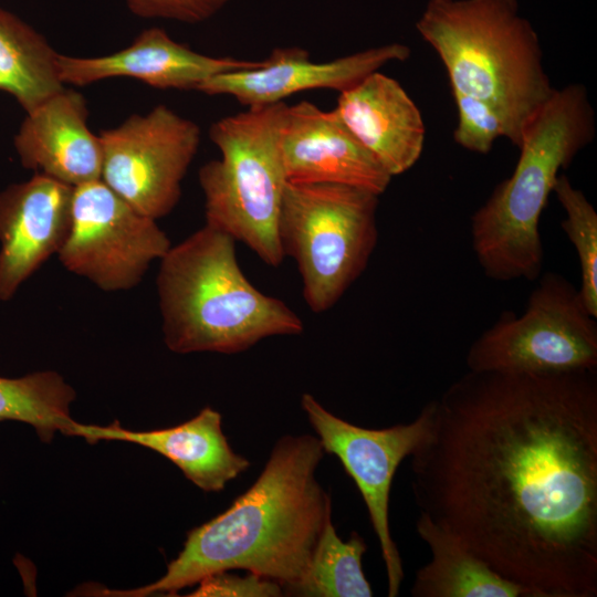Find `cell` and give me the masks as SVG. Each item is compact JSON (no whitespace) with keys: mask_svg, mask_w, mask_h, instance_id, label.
<instances>
[{"mask_svg":"<svg viewBox=\"0 0 597 597\" xmlns=\"http://www.w3.org/2000/svg\"><path fill=\"white\" fill-rule=\"evenodd\" d=\"M324 450L312 434L284 436L255 482L231 505L187 533L182 549L156 582L103 596H175L221 570L243 569L284 591L301 579L332 501L316 479Z\"/></svg>","mask_w":597,"mask_h":597,"instance_id":"2","label":"cell"},{"mask_svg":"<svg viewBox=\"0 0 597 597\" xmlns=\"http://www.w3.org/2000/svg\"><path fill=\"white\" fill-rule=\"evenodd\" d=\"M156 279L164 343L176 354H238L272 336L304 331L282 300L243 274L235 240L205 224L171 245Z\"/></svg>","mask_w":597,"mask_h":597,"instance_id":"3","label":"cell"},{"mask_svg":"<svg viewBox=\"0 0 597 597\" xmlns=\"http://www.w3.org/2000/svg\"><path fill=\"white\" fill-rule=\"evenodd\" d=\"M553 192L565 211L562 230L578 255L579 293L590 314L597 317V212L584 192L575 188L564 174L557 177Z\"/></svg>","mask_w":597,"mask_h":597,"instance_id":"23","label":"cell"},{"mask_svg":"<svg viewBox=\"0 0 597 597\" xmlns=\"http://www.w3.org/2000/svg\"><path fill=\"white\" fill-rule=\"evenodd\" d=\"M416 28L443 63L451 91L495 107L519 147L555 88L517 0H428Z\"/></svg>","mask_w":597,"mask_h":597,"instance_id":"5","label":"cell"},{"mask_svg":"<svg viewBox=\"0 0 597 597\" xmlns=\"http://www.w3.org/2000/svg\"><path fill=\"white\" fill-rule=\"evenodd\" d=\"M101 180L138 212L170 213L201 139L200 127L166 105L100 132Z\"/></svg>","mask_w":597,"mask_h":597,"instance_id":"9","label":"cell"},{"mask_svg":"<svg viewBox=\"0 0 597 597\" xmlns=\"http://www.w3.org/2000/svg\"><path fill=\"white\" fill-rule=\"evenodd\" d=\"M231 0H125L130 12L145 19L200 23L217 14Z\"/></svg>","mask_w":597,"mask_h":597,"instance_id":"26","label":"cell"},{"mask_svg":"<svg viewBox=\"0 0 597 597\" xmlns=\"http://www.w3.org/2000/svg\"><path fill=\"white\" fill-rule=\"evenodd\" d=\"M282 586L256 574L240 576L221 570L203 577L197 588L186 596L191 597H279L283 596Z\"/></svg>","mask_w":597,"mask_h":597,"instance_id":"25","label":"cell"},{"mask_svg":"<svg viewBox=\"0 0 597 597\" xmlns=\"http://www.w3.org/2000/svg\"><path fill=\"white\" fill-rule=\"evenodd\" d=\"M72 436L88 443L119 440L148 448L170 460L206 492L222 491L250 467L249 460L230 447L222 431V417L211 407L178 426L147 431L125 429L117 421L105 427L75 422Z\"/></svg>","mask_w":597,"mask_h":597,"instance_id":"18","label":"cell"},{"mask_svg":"<svg viewBox=\"0 0 597 597\" xmlns=\"http://www.w3.org/2000/svg\"><path fill=\"white\" fill-rule=\"evenodd\" d=\"M74 187L42 174L0 192V301L63 247L72 224Z\"/></svg>","mask_w":597,"mask_h":597,"instance_id":"14","label":"cell"},{"mask_svg":"<svg viewBox=\"0 0 597 597\" xmlns=\"http://www.w3.org/2000/svg\"><path fill=\"white\" fill-rule=\"evenodd\" d=\"M458 113V124L453 132L454 142L461 147L480 154H488L499 137L507 138L506 122L491 104L452 91Z\"/></svg>","mask_w":597,"mask_h":597,"instance_id":"24","label":"cell"},{"mask_svg":"<svg viewBox=\"0 0 597 597\" xmlns=\"http://www.w3.org/2000/svg\"><path fill=\"white\" fill-rule=\"evenodd\" d=\"M410 49L389 43L328 62H313L302 48H276L261 66L218 74L197 88L208 95H230L247 107L283 102L293 94L328 88L339 93L394 61H405Z\"/></svg>","mask_w":597,"mask_h":597,"instance_id":"13","label":"cell"},{"mask_svg":"<svg viewBox=\"0 0 597 597\" xmlns=\"http://www.w3.org/2000/svg\"><path fill=\"white\" fill-rule=\"evenodd\" d=\"M75 397L73 387L54 370L0 377V421L25 422L43 442H51L57 431L72 436L76 421L71 418L70 405Z\"/></svg>","mask_w":597,"mask_h":597,"instance_id":"22","label":"cell"},{"mask_svg":"<svg viewBox=\"0 0 597 597\" xmlns=\"http://www.w3.org/2000/svg\"><path fill=\"white\" fill-rule=\"evenodd\" d=\"M57 56L40 32L0 7V91L25 114L64 88Z\"/></svg>","mask_w":597,"mask_h":597,"instance_id":"20","label":"cell"},{"mask_svg":"<svg viewBox=\"0 0 597 597\" xmlns=\"http://www.w3.org/2000/svg\"><path fill=\"white\" fill-rule=\"evenodd\" d=\"M357 140L394 177L420 158L426 127L421 113L398 81L373 72L339 93L334 108Z\"/></svg>","mask_w":597,"mask_h":597,"instance_id":"17","label":"cell"},{"mask_svg":"<svg viewBox=\"0 0 597 597\" xmlns=\"http://www.w3.org/2000/svg\"><path fill=\"white\" fill-rule=\"evenodd\" d=\"M171 247L156 220L101 179L74 187L72 224L57 256L70 272L105 292L138 285Z\"/></svg>","mask_w":597,"mask_h":597,"instance_id":"10","label":"cell"},{"mask_svg":"<svg viewBox=\"0 0 597 597\" xmlns=\"http://www.w3.org/2000/svg\"><path fill=\"white\" fill-rule=\"evenodd\" d=\"M472 371L552 374L597 369V323L579 290L543 274L521 315L504 312L469 347Z\"/></svg>","mask_w":597,"mask_h":597,"instance_id":"8","label":"cell"},{"mask_svg":"<svg viewBox=\"0 0 597 597\" xmlns=\"http://www.w3.org/2000/svg\"><path fill=\"white\" fill-rule=\"evenodd\" d=\"M301 406L324 452L334 454L354 480L379 542L388 596H398L404 569L390 533V490L399 464L415 452L429 432L431 401L411 422L384 429H367L350 423L329 412L311 394L302 395Z\"/></svg>","mask_w":597,"mask_h":597,"instance_id":"11","label":"cell"},{"mask_svg":"<svg viewBox=\"0 0 597 597\" xmlns=\"http://www.w3.org/2000/svg\"><path fill=\"white\" fill-rule=\"evenodd\" d=\"M263 61L210 56L176 42L160 28L142 31L130 45L108 55L69 56L59 53L63 84L88 85L113 77H132L160 90L197 91L218 74L251 70Z\"/></svg>","mask_w":597,"mask_h":597,"instance_id":"15","label":"cell"},{"mask_svg":"<svg viewBox=\"0 0 597 597\" xmlns=\"http://www.w3.org/2000/svg\"><path fill=\"white\" fill-rule=\"evenodd\" d=\"M85 97L64 87L27 113L13 137L21 165L77 187L100 180L102 145L87 125Z\"/></svg>","mask_w":597,"mask_h":597,"instance_id":"16","label":"cell"},{"mask_svg":"<svg viewBox=\"0 0 597 597\" xmlns=\"http://www.w3.org/2000/svg\"><path fill=\"white\" fill-rule=\"evenodd\" d=\"M367 549L356 532L342 540L327 517L305 573L284 595L302 597H370L373 589L363 570Z\"/></svg>","mask_w":597,"mask_h":597,"instance_id":"21","label":"cell"},{"mask_svg":"<svg viewBox=\"0 0 597 597\" xmlns=\"http://www.w3.org/2000/svg\"><path fill=\"white\" fill-rule=\"evenodd\" d=\"M431 404L420 513L530 597L597 596V369L468 370Z\"/></svg>","mask_w":597,"mask_h":597,"instance_id":"1","label":"cell"},{"mask_svg":"<svg viewBox=\"0 0 597 597\" xmlns=\"http://www.w3.org/2000/svg\"><path fill=\"white\" fill-rule=\"evenodd\" d=\"M594 137L595 116L585 86L555 88L527 125L512 175L471 217L472 248L489 279H538L544 259L542 212L559 171Z\"/></svg>","mask_w":597,"mask_h":597,"instance_id":"4","label":"cell"},{"mask_svg":"<svg viewBox=\"0 0 597 597\" xmlns=\"http://www.w3.org/2000/svg\"><path fill=\"white\" fill-rule=\"evenodd\" d=\"M286 103L248 107L209 128L221 153L198 172L206 224L248 245L265 264L284 260L277 222L287 184L280 151Z\"/></svg>","mask_w":597,"mask_h":597,"instance_id":"6","label":"cell"},{"mask_svg":"<svg viewBox=\"0 0 597 597\" xmlns=\"http://www.w3.org/2000/svg\"><path fill=\"white\" fill-rule=\"evenodd\" d=\"M417 533L431 559L415 576V597H530L528 591L476 556L459 538L420 513Z\"/></svg>","mask_w":597,"mask_h":597,"instance_id":"19","label":"cell"},{"mask_svg":"<svg viewBox=\"0 0 597 597\" xmlns=\"http://www.w3.org/2000/svg\"><path fill=\"white\" fill-rule=\"evenodd\" d=\"M280 151L287 182L344 185L380 196L392 178L335 109L308 101L286 105Z\"/></svg>","mask_w":597,"mask_h":597,"instance_id":"12","label":"cell"},{"mask_svg":"<svg viewBox=\"0 0 597 597\" xmlns=\"http://www.w3.org/2000/svg\"><path fill=\"white\" fill-rule=\"evenodd\" d=\"M378 201L344 185L286 184L279 241L284 258L297 265L312 312L333 307L365 271L378 241Z\"/></svg>","mask_w":597,"mask_h":597,"instance_id":"7","label":"cell"}]
</instances>
